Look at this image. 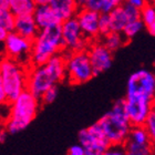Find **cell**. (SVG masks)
I'll use <instances>...</instances> for the list:
<instances>
[{"label": "cell", "instance_id": "obj_20", "mask_svg": "<svg viewBox=\"0 0 155 155\" xmlns=\"http://www.w3.org/2000/svg\"><path fill=\"white\" fill-rule=\"evenodd\" d=\"M124 147L126 150V153L132 155H155L151 143L150 144H139V143L127 140L124 143Z\"/></svg>", "mask_w": 155, "mask_h": 155}, {"label": "cell", "instance_id": "obj_3", "mask_svg": "<svg viewBox=\"0 0 155 155\" xmlns=\"http://www.w3.org/2000/svg\"><path fill=\"white\" fill-rule=\"evenodd\" d=\"M40 99L29 90H25L16 100L10 102L9 115L5 126L9 134H16L28 127L38 113Z\"/></svg>", "mask_w": 155, "mask_h": 155}, {"label": "cell", "instance_id": "obj_29", "mask_svg": "<svg viewBox=\"0 0 155 155\" xmlns=\"http://www.w3.org/2000/svg\"><path fill=\"white\" fill-rule=\"evenodd\" d=\"M123 8H124L126 15L129 17V21L130 20L141 19V9H140V8L133 6V5H131V3H129V2L123 3Z\"/></svg>", "mask_w": 155, "mask_h": 155}, {"label": "cell", "instance_id": "obj_25", "mask_svg": "<svg viewBox=\"0 0 155 155\" xmlns=\"http://www.w3.org/2000/svg\"><path fill=\"white\" fill-rule=\"evenodd\" d=\"M141 19L145 28L155 23V1L150 2L147 1L143 8H141Z\"/></svg>", "mask_w": 155, "mask_h": 155}, {"label": "cell", "instance_id": "obj_12", "mask_svg": "<svg viewBox=\"0 0 155 155\" xmlns=\"http://www.w3.org/2000/svg\"><path fill=\"white\" fill-rule=\"evenodd\" d=\"M87 51L95 75L103 73L111 68L113 63V52L107 49L102 41H91L87 48Z\"/></svg>", "mask_w": 155, "mask_h": 155}, {"label": "cell", "instance_id": "obj_14", "mask_svg": "<svg viewBox=\"0 0 155 155\" xmlns=\"http://www.w3.org/2000/svg\"><path fill=\"white\" fill-rule=\"evenodd\" d=\"M32 16L36 20L39 29H45L49 27L58 26L62 23L50 5H37Z\"/></svg>", "mask_w": 155, "mask_h": 155}, {"label": "cell", "instance_id": "obj_24", "mask_svg": "<svg viewBox=\"0 0 155 155\" xmlns=\"http://www.w3.org/2000/svg\"><path fill=\"white\" fill-rule=\"evenodd\" d=\"M78 6L80 9L87 8V9L94 10L97 12H109L105 0H77Z\"/></svg>", "mask_w": 155, "mask_h": 155}, {"label": "cell", "instance_id": "obj_15", "mask_svg": "<svg viewBox=\"0 0 155 155\" xmlns=\"http://www.w3.org/2000/svg\"><path fill=\"white\" fill-rule=\"evenodd\" d=\"M13 30L21 36L33 40L40 29L32 15H22V16H16Z\"/></svg>", "mask_w": 155, "mask_h": 155}, {"label": "cell", "instance_id": "obj_41", "mask_svg": "<svg viewBox=\"0 0 155 155\" xmlns=\"http://www.w3.org/2000/svg\"><path fill=\"white\" fill-rule=\"evenodd\" d=\"M126 155H132V154H129V153H126Z\"/></svg>", "mask_w": 155, "mask_h": 155}, {"label": "cell", "instance_id": "obj_39", "mask_svg": "<svg viewBox=\"0 0 155 155\" xmlns=\"http://www.w3.org/2000/svg\"><path fill=\"white\" fill-rule=\"evenodd\" d=\"M153 68H154V70H155V60L153 61Z\"/></svg>", "mask_w": 155, "mask_h": 155}, {"label": "cell", "instance_id": "obj_22", "mask_svg": "<svg viewBox=\"0 0 155 155\" xmlns=\"http://www.w3.org/2000/svg\"><path fill=\"white\" fill-rule=\"evenodd\" d=\"M15 21L16 15L9 9L6 3H0V25L10 32L15 29Z\"/></svg>", "mask_w": 155, "mask_h": 155}, {"label": "cell", "instance_id": "obj_9", "mask_svg": "<svg viewBox=\"0 0 155 155\" xmlns=\"http://www.w3.org/2000/svg\"><path fill=\"white\" fill-rule=\"evenodd\" d=\"M78 137L79 143L85 150V155H103L111 145L99 122H95L87 129L81 130Z\"/></svg>", "mask_w": 155, "mask_h": 155}, {"label": "cell", "instance_id": "obj_34", "mask_svg": "<svg viewBox=\"0 0 155 155\" xmlns=\"http://www.w3.org/2000/svg\"><path fill=\"white\" fill-rule=\"evenodd\" d=\"M124 2H129V3H131V5H133V6H135L141 9V8H143V7L146 5L147 0H125Z\"/></svg>", "mask_w": 155, "mask_h": 155}, {"label": "cell", "instance_id": "obj_33", "mask_svg": "<svg viewBox=\"0 0 155 155\" xmlns=\"http://www.w3.org/2000/svg\"><path fill=\"white\" fill-rule=\"evenodd\" d=\"M8 103V99H7V94L6 91H5V87H3V84L1 82V79H0V105H3V104Z\"/></svg>", "mask_w": 155, "mask_h": 155}, {"label": "cell", "instance_id": "obj_8", "mask_svg": "<svg viewBox=\"0 0 155 155\" xmlns=\"http://www.w3.org/2000/svg\"><path fill=\"white\" fill-rule=\"evenodd\" d=\"M5 57L15 59L25 65L30 64L32 40L21 36L15 30L10 31L2 45Z\"/></svg>", "mask_w": 155, "mask_h": 155}, {"label": "cell", "instance_id": "obj_31", "mask_svg": "<svg viewBox=\"0 0 155 155\" xmlns=\"http://www.w3.org/2000/svg\"><path fill=\"white\" fill-rule=\"evenodd\" d=\"M67 155H85V150L80 143L74 144V145L70 146V149L67 152Z\"/></svg>", "mask_w": 155, "mask_h": 155}, {"label": "cell", "instance_id": "obj_5", "mask_svg": "<svg viewBox=\"0 0 155 155\" xmlns=\"http://www.w3.org/2000/svg\"><path fill=\"white\" fill-rule=\"evenodd\" d=\"M28 70L26 65L15 59L3 57L0 61V79L3 84L8 102L16 100L28 85Z\"/></svg>", "mask_w": 155, "mask_h": 155}, {"label": "cell", "instance_id": "obj_17", "mask_svg": "<svg viewBox=\"0 0 155 155\" xmlns=\"http://www.w3.org/2000/svg\"><path fill=\"white\" fill-rule=\"evenodd\" d=\"M111 23V31L114 32H122L125 26L129 22V17L126 15L123 5L115 7L109 12Z\"/></svg>", "mask_w": 155, "mask_h": 155}, {"label": "cell", "instance_id": "obj_32", "mask_svg": "<svg viewBox=\"0 0 155 155\" xmlns=\"http://www.w3.org/2000/svg\"><path fill=\"white\" fill-rule=\"evenodd\" d=\"M125 0H105V2H107V10H109V12H110L111 10L114 9L115 7L117 6H121L124 3Z\"/></svg>", "mask_w": 155, "mask_h": 155}, {"label": "cell", "instance_id": "obj_4", "mask_svg": "<svg viewBox=\"0 0 155 155\" xmlns=\"http://www.w3.org/2000/svg\"><path fill=\"white\" fill-rule=\"evenodd\" d=\"M64 51L61 25L40 29L32 40L30 54V65H41L48 62L53 55Z\"/></svg>", "mask_w": 155, "mask_h": 155}, {"label": "cell", "instance_id": "obj_43", "mask_svg": "<svg viewBox=\"0 0 155 155\" xmlns=\"http://www.w3.org/2000/svg\"><path fill=\"white\" fill-rule=\"evenodd\" d=\"M154 110H155V107H154Z\"/></svg>", "mask_w": 155, "mask_h": 155}, {"label": "cell", "instance_id": "obj_16", "mask_svg": "<svg viewBox=\"0 0 155 155\" xmlns=\"http://www.w3.org/2000/svg\"><path fill=\"white\" fill-rule=\"evenodd\" d=\"M49 5L54 10L61 22L75 17L80 9L77 0H51Z\"/></svg>", "mask_w": 155, "mask_h": 155}, {"label": "cell", "instance_id": "obj_1", "mask_svg": "<svg viewBox=\"0 0 155 155\" xmlns=\"http://www.w3.org/2000/svg\"><path fill=\"white\" fill-rule=\"evenodd\" d=\"M65 78V55L61 52L53 55L45 64L30 65L28 70L27 90H29L33 95L40 99L49 87L57 85Z\"/></svg>", "mask_w": 155, "mask_h": 155}, {"label": "cell", "instance_id": "obj_23", "mask_svg": "<svg viewBox=\"0 0 155 155\" xmlns=\"http://www.w3.org/2000/svg\"><path fill=\"white\" fill-rule=\"evenodd\" d=\"M144 23H143L142 19H136V20H130L127 25L125 26L124 30L122 31L123 36L125 37V39L129 41L131 39H133L136 35H139L143 29H144Z\"/></svg>", "mask_w": 155, "mask_h": 155}, {"label": "cell", "instance_id": "obj_21", "mask_svg": "<svg viewBox=\"0 0 155 155\" xmlns=\"http://www.w3.org/2000/svg\"><path fill=\"white\" fill-rule=\"evenodd\" d=\"M127 140L139 143V144H150L151 143V137H150L149 131L146 130L145 125L132 126Z\"/></svg>", "mask_w": 155, "mask_h": 155}, {"label": "cell", "instance_id": "obj_37", "mask_svg": "<svg viewBox=\"0 0 155 155\" xmlns=\"http://www.w3.org/2000/svg\"><path fill=\"white\" fill-rule=\"evenodd\" d=\"M51 0H35L37 5H49Z\"/></svg>", "mask_w": 155, "mask_h": 155}, {"label": "cell", "instance_id": "obj_6", "mask_svg": "<svg viewBox=\"0 0 155 155\" xmlns=\"http://www.w3.org/2000/svg\"><path fill=\"white\" fill-rule=\"evenodd\" d=\"M67 79L73 85L87 83L95 77L93 67L87 50L67 52L65 54Z\"/></svg>", "mask_w": 155, "mask_h": 155}, {"label": "cell", "instance_id": "obj_28", "mask_svg": "<svg viewBox=\"0 0 155 155\" xmlns=\"http://www.w3.org/2000/svg\"><path fill=\"white\" fill-rule=\"evenodd\" d=\"M111 32V23L109 12H102L100 16V37Z\"/></svg>", "mask_w": 155, "mask_h": 155}, {"label": "cell", "instance_id": "obj_35", "mask_svg": "<svg viewBox=\"0 0 155 155\" xmlns=\"http://www.w3.org/2000/svg\"><path fill=\"white\" fill-rule=\"evenodd\" d=\"M8 33H9V31L3 26L0 25V45H3V42H5L7 36H8Z\"/></svg>", "mask_w": 155, "mask_h": 155}, {"label": "cell", "instance_id": "obj_26", "mask_svg": "<svg viewBox=\"0 0 155 155\" xmlns=\"http://www.w3.org/2000/svg\"><path fill=\"white\" fill-rule=\"evenodd\" d=\"M145 127L149 131L150 137H151V145L155 152V110L151 112L145 122Z\"/></svg>", "mask_w": 155, "mask_h": 155}, {"label": "cell", "instance_id": "obj_11", "mask_svg": "<svg viewBox=\"0 0 155 155\" xmlns=\"http://www.w3.org/2000/svg\"><path fill=\"white\" fill-rule=\"evenodd\" d=\"M125 109L133 126L145 125V122L155 107L152 99L141 97H125Z\"/></svg>", "mask_w": 155, "mask_h": 155}, {"label": "cell", "instance_id": "obj_13", "mask_svg": "<svg viewBox=\"0 0 155 155\" xmlns=\"http://www.w3.org/2000/svg\"><path fill=\"white\" fill-rule=\"evenodd\" d=\"M100 12L87 8L79 9L75 16L82 32L90 42L100 37Z\"/></svg>", "mask_w": 155, "mask_h": 155}, {"label": "cell", "instance_id": "obj_7", "mask_svg": "<svg viewBox=\"0 0 155 155\" xmlns=\"http://www.w3.org/2000/svg\"><path fill=\"white\" fill-rule=\"evenodd\" d=\"M155 73L147 69H139L127 79L126 97H141L154 100Z\"/></svg>", "mask_w": 155, "mask_h": 155}, {"label": "cell", "instance_id": "obj_30", "mask_svg": "<svg viewBox=\"0 0 155 155\" xmlns=\"http://www.w3.org/2000/svg\"><path fill=\"white\" fill-rule=\"evenodd\" d=\"M103 155H126L124 145H110Z\"/></svg>", "mask_w": 155, "mask_h": 155}, {"label": "cell", "instance_id": "obj_38", "mask_svg": "<svg viewBox=\"0 0 155 155\" xmlns=\"http://www.w3.org/2000/svg\"><path fill=\"white\" fill-rule=\"evenodd\" d=\"M5 127H6V126H5V123L2 122V120L0 119V133L2 132V130L5 129Z\"/></svg>", "mask_w": 155, "mask_h": 155}, {"label": "cell", "instance_id": "obj_27", "mask_svg": "<svg viewBox=\"0 0 155 155\" xmlns=\"http://www.w3.org/2000/svg\"><path fill=\"white\" fill-rule=\"evenodd\" d=\"M58 93H59L58 87L53 85V87H49L48 90L42 94V97H40V101L43 104H51L55 101V99L58 97Z\"/></svg>", "mask_w": 155, "mask_h": 155}, {"label": "cell", "instance_id": "obj_36", "mask_svg": "<svg viewBox=\"0 0 155 155\" xmlns=\"http://www.w3.org/2000/svg\"><path fill=\"white\" fill-rule=\"evenodd\" d=\"M146 30L149 31V33L151 35V36L155 37V23H153V25H151L150 27H147Z\"/></svg>", "mask_w": 155, "mask_h": 155}, {"label": "cell", "instance_id": "obj_10", "mask_svg": "<svg viewBox=\"0 0 155 155\" xmlns=\"http://www.w3.org/2000/svg\"><path fill=\"white\" fill-rule=\"evenodd\" d=\"M61 29L65 52L87 50L90 41L83 35L75 17L63 21L61 23Z\"/></svg>", "mask_w": 155, "mask_h": 155}, {"label": "cell", "instance_id": "obj_19", "mask_svg": "<svg viewBox=\"0 0 155 155\" xmlns=\"http://www.w3.org/2000/svg\"><path fill=\"white\" fill-rule=\"evenodd\" d=\"M101 41L103 42L104 45L107 49H110L112 52L117 51L119 49H121L123 45H125L129 42L125 39V37L123 36L122 32H114V31H111L107 35L103 36Z\"/></svg>", "mask_w": 155, "mask_h": 155}, {"label": "cell", "instance_id": "obj_2", "mask_svg": "<svg viewBox=\"0 0 155 155\" xmlns=\"http://www.w3.org/2000/svg\"><path fill=\"white\" fill-rule=\"evenodd\" d=\"M97 122L111 145H124L133 126L126 113L125 99L115 101L112 109Z\"/></svg>", "mask_w": 155, "mask_h": 155}, {"label": "cell", "instance_id": "obj_18", "mask_svg": "<svg viewBox=\"0 0 155 155\" xmlns=\"http://www.w3.org/2000/svg\"><path fill=\"white\" fill-rule=\"evenodd\" d=\"M5 3L16 16L32 15L37 7L35 0H6Z\"/></svg>", "mask_w": 155, "mask_h": 155}, {"label": "cell", "instance_id": "obj_40", "mask_svg": "<svg viewBox=\"0 0 155 155\" xmlns=\"http://www.w3.org/2000/svg\"><path fill=\"white\" fill-rule=\"evenodd\" d=\"M5 1H6V0H0V3H5Z\"/></svg>", "mask_w": 155, "mask_h": 155}, {"label": "cell", "instance_id": "obj_42", "mask_svg": "<svg viewBox=\"0 0 155 155\" xmlns=\"http://www.w3.org/2000/svg\"><path fill=\"white\" fill-rule=\"evenodd\" d=\"M154 102H155V93H154Z\"/></svg>", "mask_w": 155, "mask_h": 155}]
</instances>
